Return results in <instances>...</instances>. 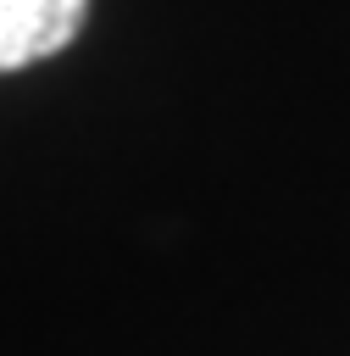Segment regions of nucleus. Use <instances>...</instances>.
Returning a JSON list of instances; mask_svg holds the SVG:
<instances>
[{"label": "nucleus", "instance_id": "nucleus-1", "mask_svg": "<svg viewBox=\"0 0 350 356\" xmlns=\"http://www.w3.org/2000/svg\"><path fill=\"white\" fill-rule=\"evenodd\" d=\"M89 0H0V72L33 67L78 39Z\"/></svg>", "mask_w": 350, "mask_h": 356}]
</instances>
